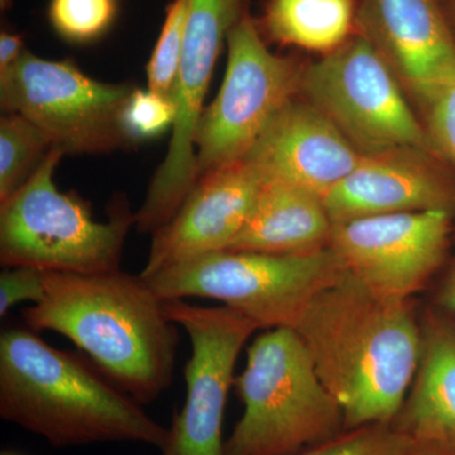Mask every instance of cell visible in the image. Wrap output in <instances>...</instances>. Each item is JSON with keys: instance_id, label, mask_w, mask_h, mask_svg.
<instances>
[{"instance_id": "44dd1931", "label": "cell", "mask_w": 455, "mask_h": 455, "mask_svg": "<svg viewBox=\"0 0 455 455\" xmlns=\"http://www.w3.org/2000/svg\"><path fill=\"white\" fill-rule=\"evenodd\" d=\"M188 0H172L166 9L163 28L147 64L148 89L172 98L184 50Z\"/></svg>"}, {"instance_id": "6da1fadb", "label": "cell", "mask_w": 455, "mask_h": 455, "mask_svg": "<svg viewBox=\"0 0 455 455\" xmlns=\"http://www.w3.org/2000/svg\"><path fill=\"white\" fill-rule=\"evenodd\" d=\"M296 333L344 415V427L392 424L420 353L411 300L383 298L347 272L314 299Z\"/></svg>"}, {"instance_id": "2e32d148", "label": "cell", "mask_w": 455, "mask_h": 455, "mask_svg": "<svg viewBox=\"0 0 455 455\" xmlns=\"http://www.w3.org/2000/svg\"><path fill=\"white\" fill-rule=\"evenodd\" d=\"M453 200L451 188L436 173L400 154L363 156L323 196L333 224L395 212L451 211Z\"/></svg>"}, {"instance_id": "9c48e42d", "label": "cell", "mask_w": 455, "mask_h": 455, "mask_svg": "<svg viewBox=\"0 0 455 455\" xmlns=\"http://www.w3.org/2000/svg\"><path fill=\"white\" fill-rule=\"evenodd\" d=\"M226 76L196 134V181L243 160L300 84L289 60L272 53L245 12L228 35Z\"/></svg>"}, {"instance_id": "d4e9b609", "label": "cell", "mask_w": 455, "mask_h": 455, "mask_svg": "<svg viewBox=\"0 0 455 455\" xmlns=\"http://www.w3.org/2000/svg\"><path fill=\"white\" fill-rule=\"evenodd\" d=\"M424 104L434 148L455 164V80L440 88Z\"/></svg>"}, {"instance_id": "e0dca14e", "label": "cell", "mask_w": 455, "mask_h": 455, "mask_svg": "<svg viewBox=\"0 0 455 455\" xmlns=\"http://www.w3.org/2000/svg\"><path fill=\"white\" fill-rule=\"evenodd\" d=\"M409 394L394 424L416 444L455 454V323L427 311Z\"/></svg>"}, {"instance_id": "5bb4252c", "label": "cell", "mask_w": 455, "mask_h": 455, "mask_svg": "<svg viewBox=\"0 0 455 455\" xmlns=\"http://www.w3.org/2000/svg\"><path fill=\"white\" fill-rule=\"evenodd\" d=\"M363 156L319 108L292 99L243 160L266 181L283 182L323 197Z\"/></svg>"}, {"instance_id": "484cf974", "label": "cell", "mask_w": 455, "mask_h": 455, "mask_svg": "<svg viewBox=\"0 0 455 455\" xmlns=\"http://www.w3.org/2000/svg\"><path fill=\"white\" fill-rule=\"evenodd\" d=\"M44 269L27 267H5L0 274V316H5L12 307L23 301L33 304L44 300Z\"/></svg>"}, {"instance_id": "f546056e", "label": "cell", "mask_w": 455, "mask_h": 455, "mask_svg": "<svg viewBox=\"0 0 455 455\" xmlns=\"http://www.w3.org/2000/svg\"><path fill=\"white\" fill-rule=\"evenodd\" d=\"M12 0H0V7H2V11H7V9L11 8Z\"/></svg>"}, {"instance_id": "603a6c76", "label": "cell", "mask_w": 455, "mask_h": 455, "mask_svg": "<svg viewBox=\"0 0 455 455\" xmlns=\"http://www.w3.org/2000/svg\"><path fill=\"white\" fill-rule=\"evenodd\" d=\"M116 11V0H51L49 20L66 41L85 44L110 28Z\"/></svg>"}, {"instance_id": "4316f807", "label": "cell", "mask_w": 455, "mask_h": 455, "mask_svg": "<svg viewBox=\"0 0 455 455\" xmlns=\"http://www.w3.org/2000/svg\"><path fill=\"white\" fill-rule=\"evenodd\" d=\"M25 42L18 33L2 31L0 33V74L16 64L25 52Z\"/></svg>"}, {"instance_id": "9a60e30c", "label": "cell", "mask_w": 455, "mask_h": 455, "mask_svg": "<svg viewBox=\"0 0 455 455\" xmlns=\"http://www.w3.org/2000/svg\"><path fill=\"white\" fill-rule=\"evenodd\" d=\"M370 38L427 101L455 80V41L434 0H368Z\"/></svg>"}, {"instance_id": "5b68a950", "label": "cell", "mask_w": 455, "mask_h": 455, "mask_svg": "<svg viewBox=\"0 0 455 455\" xmlns=\"http://www.w3.org/2000/svg\"><path fill=\"white\" fill-rule=\"evenodd\" d=\"M64 155L51 149L31 178L0 203V262L62 274L119 271L134 214L118 202L109 220H92L88 203L61 193L53 181Z\"/></svg>"}, {"instance_id": "d6986e66", "label": "cell", "mask_w": 455, "mask_h": 455, "mask_svg": "<svg viewBox=\"0 0 455 455\" xmlns=\"http://www.w3.org/2000/svg\"><path fill=\"white\" fill-rule=\"evenodd\" d=\"M353 20V0H268L263 25L275 41L329 53L348 41Z\"/></svg>"}, {"instance_id": "277c9868", "label": "cell", "mask_w": 455, "mask_h": 455, "mask_svg": "<svg viewBox=\"0 0 455 455\" xmlns=\"http://www.w3.org/2000/svg\"><path fill=\"white\" fill-rule=\"evenodd\" d=\"M244 410L226 455H296L338 435L344 415L295 329H269L235 379Z\"/></svg>"}, {"instance_id": "8992f818", "label": "cell", "mask_w": 455, "mask_h": 455, "mask_svg": "<svg viewBox=\"0 0 455 455\" xmlns=\"http://www.w3.org/2000/svg\"><path fill=\"white\" fill-rule=\"evenodd\" d=\"M346 274L326 247L300 254L220 251L143 278L164 300L212 299L269 331L295 328L314 299Z\"/></svg>"}, {"instance_id": "ba28073f", "label": "cell", "mask_w": 455, "mask_h": 455, "mask_svg": "<svg viewBox=\"0 0 455 455\" xmlns=\"http://www.w3.org/2000/svg\"><path fill=\"white\" fill-rule=\"evenodd\" d=\"M130 84L88 76L73 61H51L25 51L0 74V103L20 114L64 154H104L128 145L122 114Z\"/></svg>"}, {"instance_id": "8fae6325", "label": "cell", "mask_w": 455, "mask_h": 455, "mask_svg": "<svg viewBox=\"0 0 455 455\" xmlns=\"http://www.w3.org/2000/svg\"><path fill=\"white\" fill-rule=\"evenodd\" d=\"M164 310L191 341L185 367L187 398L160 455H226L223 419L241 350L259 326L238 311L164 300Z\"/></svg>"}, {"instance_id": "83f0119b", "label": "cell", "mask_w": 455, "mask_h": 455, "mask_svg": "<svg viewBox=\"0 0 455 455\" xmlns=\"http://www.w3.org/2000/svg\"><path fill=\"white\" fill-rule=\"evenodd\" d=\"M439 304L449 314H455V262L439 292Z\"/></svg>"}, {"instance_id": "4dcf8cb0", "label": "cell", "mask_w": 455, "mask_h": 455, "mask_svg": "<svg viewBox=\"0 0 455 455\" xmlns=\"http://www.w3.org/2000/svg\"><path fill=\"white\" fill-rule=\"evenodd\" d=\"M3 455H14V454H3Z\"/></svg>"}, {"instance_id": "3957f363", "label": "cell", "mask_w": 455, "mask_h": 455, "mask_svg": "<svg viewBox=\"0 0 455 455\" xmlns=\"http://www.w3.org/2000/svg\"><path fill=\"white\" fill-rule=\"evenodd\" d=\"M0 416L57 448L133 442L161 449L169 433L95 364L27 329L0 335Z\"/></svg>"}, {"instance_id": "4fadbf2b", "label": "cell", "mask_w": 455, "mask_h": 455, "mask_svg": "<svg viewBox=\"0 0 455 455\" xmlns=\"http://www.w3.org/2000/svg\"><path fill=\"white\" fill-rule=\"evenodd\" d=\"M263 182L244 160L202 176L173 217L154 233L140 276L151 277L180 263L229 250L247 223Z\"/></svg>"}, {"instance_id": "52a82bcc", "label": "cell", "mask_w": 455, "mask_h": 455, "mask_svg": "<svg viewBox=\"0 0 455 455\" xmlns=\"http://www.w3.org/2000/svg\"><path fill=\"white\" fill-rule=\"evenodd\" d=\"M300 83L362 155L436 152L385 55L367 36L350 38L311 65Z\"/></svg>"}, {"instance_id": "7c38bea8", "label": "cell", "mask_w": 455, "mask_h": 455, "mask_svg": "<svg viewBox=\"0 0 455 455\" xmlns=\"http://www.w3.org/2000/svg\"><path fill=\"white\" fill-rule=\"evenodd\" d=\"M449 235L447 209L395 212L333 224L329 247L368 289L411 300L442 266Z\"/></svg>"}, {"instance_id": "ffe728a7", "label": "cell", "mask_w": 455, "mask_h": 455, "mask_svg": "<svg viewBox=\"0 0 455 455\" xmlns=\"http://www.w3.org/2000/svg\"><path fill=\"white\" fill-rule=\"evenodd\" d=\"M52 148L49 139L20 114L0 121V203L31 178Z\"/></svg>"}, {"instance_id": "f1b7e54d", "label": "cell", "mask_w": 455, "mask_h": 455, "mask_svg": "<svg viewBox=\"0 0 455 455\" xmlns=\"http://www.w3.org/2000/svg\"><path fill=\"white\" fill-rule=\"evenodd\" d=\"M410 455H451L445 453V451H439V449L427 447V445L416 444L415 448L412 449L411 454Z\"/></svg>"}, {"instance_id": "ac0fdd59", "label": "cell", "mask_w": 455, "mask_h": 455, "mask_svg": "<svg viewBox=\"0 0 455 455\" xmlns=\"http://www.w3.org/2000/svg\"><path fill=\"white\" fill-rule=\"evenodd\" d=\"M333 221L323 197L278 181L263 182L259 199L229 251L300 254L329 247Z\"/></svg>"}, {"instance_id": "7402d4cb", "label": "cell", "mask_w": 455, "mask_h": 455, "mask_svg": "<svg viewBox=\"0 0 455 455\" xmlns=\"http://www.w3.org/2000/svg\"><path fill=\"white\" fill-rule=\"evenodd\" d=\"M415 445L394 424H372L344 429L296 455H410Z\"/></svg>"}, {"instance_id": "30bf717a", "label": "cell", "mask_w": 455, "mask_h": 455, "mask_svg": "<svg viewBox=\"0 0 455 455\" xmlns=\"http://www.w3.org/2000/svg\"><path fill=\"white\" fill-rule=\"evenodd\" d=\"M244 13V0H188L184 50L172 94L175 124L166 158L134 214L140 232L155 233L164 226L196 185V134L206 90L223 42Z\"/></svg>"}, {"instance_id": "7a4b0ae2", "label": "cell", "mask_w": 455, "mask_h": 455, "mask_svg": "<svg viewBox=\"0 0 455 455\" xmlns=\"http://www.w3.org/2000/svg\"><path fill=\"white\" fill-rule=\"evenodd\" d=\"M23 314L33 331H56L76 344L140 405L172 382L178 325L140 275L44 271V300Z\"/></svg>"}, {"instance_id": "cb8c5ba5", "label": "cell", "mask_w": 455, "mask_h": 455, "mask_svg": "<svg viewBox=\"0 0 455 455\" xmlns=\"http://www.w3.org/2000/svg\"><path fill=\"white\" fill-rule=\"evenodd\" d=\"M175 119L176 104L172 98L149 89H134L123 109L122 125L127 139L133 142L160 136L173 128Z\"/></svg>"}]
</instances>
